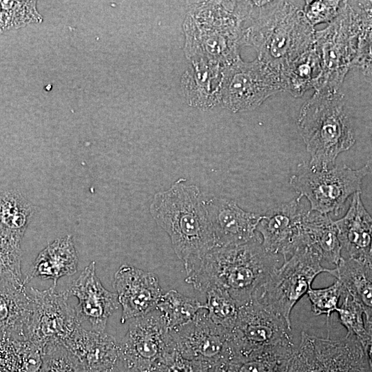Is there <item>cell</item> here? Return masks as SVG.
Here are the masks:
<instances>
[{
	"mask_svg": "<svg viewBox=\"0 0 372 372\" xmlns=\"http://www.w3.org/2000/svg\"><path fill=\"white\" fill-rule=\"evenodd\" d=\"M34 207L19 192L0 191V237L21 245Z\"/></svg>",
	"mask_w": 372,
	"mask_h": 372,
	"instance_id": "cb8c5ba5",
	"label": "cell"
},
{
	"mask_svg": "<svg viewBox=\"0 0 372 372\" xmlns=\"http://www.w3.org/2000/svg\"><path fill=\"white\" fill-rule=\"evenodd\" d=\"M38 372H88L79 360L59 340H50L43 347Z\"/></svg>",
	"mask_w": 372,
	"mask_h": 372,
	"instance_id": "f546056e",
	"label": "cell"
},
{
	"mask_svg": "<svg viewBox=\"0 0 372 372\" xmlns=\"http://www.w3.org/2000/svg\"><path fill=\"white\" fill-rule=\"evenodd\" d=\"M206 302L203 304L209 319L216 324L232 330L236 324L239 307L225 289L213 287L205 291Z\"/></svg>",
	"mask_w": 372,
	"mask_h": 372,
	"instance_id": "4316f807",
	"label": "cell"
},
{
	"mask_svg": "<svg viewBox=\"0 0 372 372\" xmlns=\"http://www.w3.org/2000/svg\"><path fill=\"white\" fill-rule=\"evenodd\" d=\"M369 172V165L359 169L343 165L325 169L302 165L289 183L300 196L307 198L310 210L338 215L349 197L361 192L362 180Z\"/></svg>",
	"mask_w": 372,
	"mask_h": 372,
	"instance_id": "ba28073f",
	"label": "cell"
},
{
	"mask_svg": "<svg viewBox=\"0 0 372 372\" xmlns=\"http://www.w3.org/2000/svg\"><path fill=\"white\" fill-rule=\"evenodd\" d=\"M286 372H372L371 351L353 335L333 340L302 331Z\"/></svg>",
	"mask_w": 372,
	"mask_h": 372,
	"instance_id": "52a82bcc",
	"label": "cell"
},
{
	"mask_svg": "<svg viewBox=\"0 0 372 372\" xmlns=\"http://www.w3.org/2000/svg\"><path fill=\"white\" fill-rule=\"evenodd\" d=\"M371 1H342L338 14L315 33L321 75L316 92L340 91L353 66L371 65Z\"/></svg>",
	"mask_w": 372,
	"mask_h": 372,
	"instance_id": "6da1fadb",
	"label": "cell"
},
{
	"mask_svg": "<svg viewBox=\"0 0 372 372\" xmlns=\"http://www.w3.org/2000/svg\"><path fill=\"white\" fill-rule=\"evenodd\" d=\"M169 331L176 350L186 359L204 362L215 372L233 361L232 330L214 324L204 309L191 322Z\"/></svg>",
	"mask_w": 372,
	"mask_h": 372,
	"instance_id": "7c38bea8",
	"label": "cell"
},
{
	"mask_svg": "<svg viewBox=\"0 0 372 372\" xmlns=\"http://www.w3.org/2000/svg\"><path fill=\"white\" fill-rule=\"evenodd\" d=\"M342 302L336 311L341 324L347 329L346 335L355 337L367 350L371 351L372 332L366 327L362 307L347 293H342Z\"/></svg>",
	"mask_w": 372,
	"mask_h": 372,
	"instance_id": "83f0119b",
	"label": "cell"
},
{
	"mask_svg": "<svg viewBox=\"0 0 372 372\" xmlns=\"http://www.w3.org/2000/svg\"><path fill=\"white\" fill-rule=\"evenodd\" d=\"M113 285L122 308V324L156 310L163 295L154 273L126 264L114 273Z\"/></svg>",
	"mask_w": 372,
	"mask_h": 372,
	"instance_id": "9a60e30c",
	"label": "cell"
},
{
	"mask_svg": "<svg viewBox=\"0 0 372 372\" xmlns=\"http://www.w3.org/2000/svg\"><path fill=\"white\" fill-rule=\"evenodd\" d=\"M202 309L203 304L199 301L184 296L175 289L163 294L156 308L169 330L191 322Z\"/></svg>",
	"mask_w": 372,
	"mask_h": 372,
	"instance_id": "484cf974",
	"label": "cell"
},
{
	"mask_svg": "<svg viewBox=\"0 0 372 372\" xmlns=\"http://www.w3.org/2000/svg\"><path fill=\"white\" fill-rule=\"evenodd\" d=\"M302 227L307 247L315 249L322 260L334 265L342 259V249L334 220L328 214L307 210Z\"/></svg>",
	"mask_w": 372,
	"mask_h": 372,
	"instance_id": "603a6c76",
	"label": "cell"
},
{
	"mask_svg": "<svg viewBox=\"0 0 372 372\" xmlns=\"http://www.w3.org/2000/svg\"><path fill=\"white\" fill-rule=\"evenodd\" d=\"M342 289L340 283L335 280L330 286L321 289L311 287L307 292L314 315H326L327 324L333 313L338 309V303L342 297Z\"/></svg>",
	"mask_w": 372,
	"mask_h": 372,
	"instance_id": "4dcf8cb0",
	"label": "cell"
},
{
	"mask_svg": "<svg viewBox=\"0 0 372 372\" xmlns=\"http://www.w3.org/2000/svg\"><path fill=\"white\" fill-rule=\"evenodd\" d=\"M234 359L278 347H295L291 325L255 300L240 306L231 331Z\"/></svg>",
	"mask_w": 372,
	"mask_h": 372,
	"instance_id": "9c48e42d",
	"label": "cell"
},
{
	"mask_svg": "<svg viewBox=\"0 0 372 372\" xmlns=\"http://www.w3.org/2000/svg\"><path fill=\"white\" fill-rule=\"evenodd\" d=\"M341 1H304V14L313 27L321 23L331 22L338 14Z\"/></svg>",
	"mask_w": 372,
	"mask_h": 372,
	"instance_id": "d6a6232c",
	"label": "cell"
},
{
	"mask_svg": "<svg viewBox=\"0 0 372 372\" xmlns=\"http://www.w3.org/2000/svg\"><path fill=\"white\" fill-rule=\"evenodd\" d=\"M283 91L279 69L258 59L249 63L237 59L226 66L220 92L224 105L238 112L254 110Z\"/></svg>",
	"mask_w": 372,
	"mask_h": 372,
	"instance_id": "30bf717a",
	"label": "cell"
},
{
	"mask_svg": "<svg viewBox=\"0 0 372 372\" xmlns=\"http://www.w3.org/2000/svg\"><path fill=\"white\" fill-rule=\"evenodd\" d=\"M280 257L267 252L260 237L208 251L187 274L185 282L201 293L225 289L238 307L250 302L256 290L280 267Z\"/></svg>",
	"mask_w": 372,
	"mask_h": 372,
	"instance_id": "7a4b0ae2",
	"label": "cell"
},
{
	"mask_svg": "<svg viewBox=\"0 0 372 372\" xmlns=\"http://www.w3.org/2000/svg\"><path fill=\"white\" fill-rule=\"evenodd\" d=\"M65 291L78 299L74 309L79 322H88L95 331L104 332L109 318L120 307L116 293L106 289L96 276L94 261Z\"/></svg>",
	"mask_w": 372,
	"mask_h": 372,
	"instance_id": "2e32d148",
	"label": "cell"
},
{
	"mask_svg": "<svg viewBox=\"0 0 372 372\" xmlns=\"http://www.w3.org/2000/svg\"><path fill=\"white\" fill-rule=\"evenodd\" d=\"M113 372H158V371L156 370L143 371V370H139L136 369H129V368H125L121 366V371L113 369Z\"/></svg>",
	"mask_w": 372,
	"mask_h": 372,
	"instance_id": "e575fe53",
	"label": "cell"
},
{
	"mask_svg": "<svg viewBox=\"0 0 372 372\" xmlns=\"http://www.w3.org/2000/svg\"><path fill=\"white\" fill-rule=\"evenodd\" d=\"M78 256L71 235L55 239L49 243L37 256L23 283L27 285L32 278L57 280L71 276L77 271Z\"/></svg>",
	"mask_w": 372,
	"mask_h": 372,
	"instance_id": "44dd1931",
	"label": "cell"
},
{
	"mask_svg": "<svg viewBox=\"0 0 372 372\" xmlns=\"http://www.w3.org/2000/svg\"><path fill=\"white\" fill-rule=\"evenodd\" d=\"M52 285L45 290L29 289L32 312L27 340L43 349L50 340L63 342L81 323L65 291L56 292Z\"/></svg>",
	"mask_w": 372,
	"mask_h": 372,
	"instance_id": "4fadbf2b",
	"label": "cell"
},
{
	"mask_svg": "<svg viewBox=\"0 0 372 372\" xmlns=\"http://www.w3.org/2000/svg\"><path fill=\"white\" fill-rule=\"evenodd\" d=\"M21 245L0 237V278L23 283Z\"/></svg>",
	"mask_w": 372,
	"mask_h": 372,
	"instance_id": "1f68e13d",
	"label": "cell"
},
{
	"mask_svg": "<svg viewBox=\"0 0 372 372\" xmlns=\"http://www.w3.org/2000/svg\"><path fill=\"white\" fill-rule=\"evenodd\" d=\"M101 372H113V369L106 370Z\"/></svg>",
	"mask_w": 372,
	"mask_h": 372,
	"instance_id": "d590c367",
	"label": "cell"
},
{
	"mask_svg": "<svg viewBox=\"0 0 372 372\" xmlns=\"http://www.w3.org/2000/svg\"><path fill=\"white\" fill-rule=\"evenodd\" d=\"M331 275L340 283L342 293L361 304L366 327L372 332V265L342 257Z\"/></svg>",
	"mask_w": 372,
	"mask_h": 372,
	"instance_id": "7402d4cb",
	"label": "cell"
},
{
	"mask_svg": "<svg viewBox=\"0 0 372 372\" xmlns=\"http://www.w3.org/2000/svg\"><path fill=\"white\" fill-rule=\"evenodd\" d=\"M156 223L168 234L188 274L215 242L199 188L180 178L157 192L149 206Z\"/></svg>",
	"mask_w": 372,
	"mask_h": 372,
	"instance_id": "3957f363",
	"label": "cell"
},
{
	"mask_svg": "<svg viewBox=\"0 0 372 372\" xmlns=\"http://www.w3.org/2000/svg\"><path fill=\"white\" fill-rule=\"evenodd\" d=\"M32 312L26 285L0 278V338L27 340Z\"/></svg>",
	"mask_w": 372,
	"mask_h": 372,
	"instance_id": "ffe728a7",
	"label": "cell"
},
{
	"mask_svg": "<svg viewBox=\"0 0 372 372\" xmlns=\"http://www.w3.org/2000/svg\"><path fill=\"white\" fill-rule=\"evenodd\" d=\"M216 247L238 245L258 235L257 225L261 215L242 209L231 199L214 197L204 200Z\"/></svg>",
	"mask_w": 372,
	"mask_h": 372,
	"instance_id": "e0dca14e",
	"label": "cell"
},
{
	"mask_svg": "<svg viewBox=\"0 0 372 372\" xmlns=\"http://www.w3.org/2000/svg\"><path fill=\"white\" fill-rule=\"evenodd\" d=\"M334 222L347 258L372 265V219L363 205L361 192L352 196L345 215Z\"/></svg>",
	"mask_w": 372,
	"mask_h": 372,
	"instance_id": "ac0fdd59",
	"label": "cell"
},
{
	"mask_svg": "<svg viewBox=\"0 0 372 372\" xmlns=\"http://www.w3.org/2000/svg\"><path fill=\"white\" fill-rule=\"evenodd\" d=\"M259 13L242 39L258 59L280 69L315 45V30L304 1H256Z\"/></svg>",
	"mask_w": 372,
	"mask_h": 372,
	"instance_id": "277c9868",
	"label": "cell"
},
{
	"mask_svg": "<svg viewBox=\"0 0 372 372\" xmlns=\"http://www.w3.org/2000/svg\"><path fill=\"white\" fill-rule=\"evenodd\" d=\"M322 258L311 247H304L296 251L254 293L255 300L289 324L293 308L307 293L318 275L333 269L322 265Z\"/></svg>",
	"mask_w": 372,
	"mask_h": 372,
	"instance_id": "8992f818",
	"label": "cell"
},
{
	"mask_svg": "<svg viewBox=\"0 0 372 372\" xmlns=\"http://www.w3.org/2000/svg\"><path fill=\"white\" fill-rule=\"evenodd\" d=\"M298 127L313 169L334 167L338 156L355 142L340 91L316 92L302 105Z\"/></svg>",
	"mask_w": 372,
	"mask_h": 372,
	"instance_id": "5b68a950",
	"label": "cell"
},
{
	"mask_svg": "<svg viewBox=\"0 0 372 372\" xmlns=\"http://www.w3.org/2000/svg\"><path fill=\"white\" fill-rule=\"evenodd\" d=\"M321 75V66L315 45L280 69L284 91L294 97L302 96L316 87Z\"/></svg>",
	"mask_w": 372,
	"mask_h": 372,
	"instance_id": "d4e9b609",
	"label": "cell"
},
{
	"mask_svg": "<svg viewBox=\"0 0 372 372\" xmlns=\"http://www.w3.org/2000/svg\"><path fill=\"white\" fill-rule=\"evenodd\" d=\"M61 342L88 372L113 369L118 360V342L105 331L87 330L79 325Z\"/></svg>",
	"mask_w": 372,
	"mask_h": 372,
	"instance_id": "d6986e66",
	"label": "cell"
},
{
	"mask_svg": "<svg viewBox=\"0 0 372 372\" xmlns=\"http://www.w3.org/2000/svg\"><path fill=\"white\" fill-rule=\"evenodd\" d=\"M35 1H0V34L43 21Z\"/></svg>",
	"mask_w": 372,
	"mask_h": 372,
	"instance_id": "f1b7e54d",
	"label": "cell"
},
{
	"mask_svg": "<svg viewBox=\"0 0 372 372\" xmlns=\"http://www.w3.org/2000/svg\"><path fill=\"white\" fill-rule=\"evenodd\" d=\"M302 198L299 196L269 209L261 215L256 227L263 248L270 254L282 256L283 260L307 247L302 221L307 210Z\"/></svg>",
	"mask_w": 372,
	"mask_h": 372,
	"instance_id": "5bb4252c",
	"label": "cell"
},
{
	"mask_svg": "<svg viewBox=\"0 0 372 372\" xmlns=\"http://www.w3.org/2000/svg\"><path fill=\"white\" fill-rule=\"evenodd\" d=\"M158 372H215L208 364L183 358L177 350L167 354L156 368Z\"/></svg>",
	"mask_w": 372,
	"mask_h": 372,
	"instance_id": "836d02e7",
	"label": "cell"
},
{
	"mask_svg": "<svg viewBox=\"0 0 372 372\" xmlns=\"http://www.w3.org/2000/svg\"><path fill=\"white\" fill-rule=\"evenodd\" d=\"M131 320L118 342L117 363L129 369L156 370L164 358L176 350L169 329L156 309Z\"/></svg>",
	"mask_w": 372,
	"mask_h": 372,
	"instance_id": "8fae6325",
	"label": "cell"
}]
</instances>
